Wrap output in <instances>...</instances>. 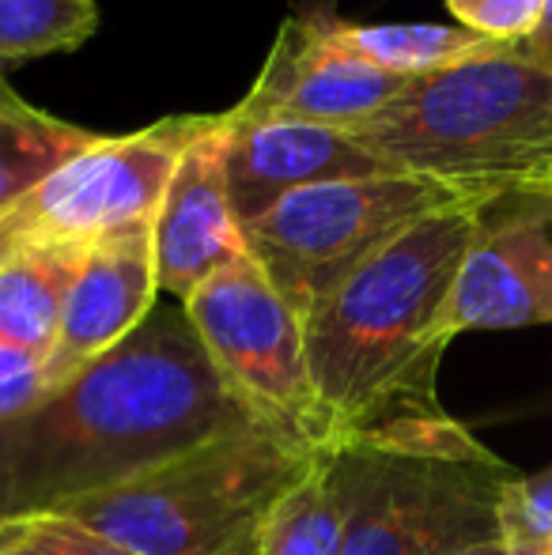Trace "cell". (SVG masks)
Wrapping results in <instances>:
<instances>
[{"mask_svg":"<svg viewBox=\"0 0 552 555\" xmlns=\"http://www.w3.org/2000/svg\"><path fill=\"white\" fill-rule=\"evenodd\" d=\"M526 325H552V185H511L480 197L439 340L450 348L462 333Z\"/></svg>","mask_w":552,"mask_h":555,"instance_id":"9c48e42d","label":"cell"},{"mask_svg":"<svg viewBox=\"0 0 552 555\" xmlns=\"http://www.w3.org/2000/svg\"><path fill=\"white\" fill-rule=\"evenodd\" d=\"M95 30V0H0V68L76 50Z\"/></svg>","mask_w":552,"mask_h":555,"instance_id":"ac0fdd59","label":"cell"},{"mask_svg":"<svg viewBox=\"0 0 552 555\" xmlns=\"http://www.w3.org/2000/svg\"><path fill=\"white\" fill-rule=\"evenodd\" d=\"M348 529V495L337 468V446L277 503L261 555H341Z\"/></svg>","mask_w":552,"mask_h":555,"instance_id":"e0dca14e","label":"cell"},{"mask_svg":"<svg viewBox=\"0 0 552 555\" xmlns=\"http://www.w3.org/2000/svg\"><path fill=\"white\" fill-rule=\"evenodd\" d=\"M0 76H4V73H0Z\"/></svg>","mask_w":552,"mask_h":555,"instance_id":"484cf974","label":"cell"},{"mask_svg":"<svg viewBox=\"0 0 552 555\" xmlns=\"http://www.w3.org/2000/svg\"><path fill=\"white\" fill-rule=\"evenodd\" d=\"M348 495L341 555H442L500 537V495L518 468L447 412L398 416L337 446Z\"/></svg>","mask_w":552,"mask_h":555,"instance_id":"5b68a950","label":"cell"},{"mask_svg":"<svg viewBox=\"0 0 552 555\" xmlns=\"http://www.w3.org/2000/svg\"><path fill=\"white\" fill-rule=\"evenodd\" d=\"M337 12L310 4L280 23L254 88L223 114L228 125H325L356 129L390 106L409 80L383 73L341 42Z\"/></svg>","mask_w":552,"mask_h":555,"instance_id":"30bf717a","label":"cell"},{"mask_svg":"<svg viewBox=\"0 0 552 555\" xmlns=\"http://www.w3.org/2000/svg\"><path fill=\"white\" fill-rule=\"evenodd\" d=\"M152 234L159 295H175L178 302L190 299L213 272L246 249L228 197L220 114H213L205 132L178 159L167 193L155 208Z\"/></svg>","mask_w":552,"mask_h":555,"instance_id":"7c38bea8","label":"cell"},{"mask_svg":"<svg viewBox=\"0 0 552 555\" xmlns=\"http://www.w3.org/2000/svg\"><path fill=\"white\" fill-rule=\"evenodd\" d=\"M500 541L508 555H552V465L503 488Z\"/></svg>","mask_w":552,"mask_h":555,"instance_id":"d6986e66","label":"cell"},{"mask_svg":"<svg viewBox=\"0 0 552 555\" xmlns=\"http://www.w3.org/2000/svg\"><path fill=\"white\" fill-rule=\"evenodd\" d=\"M84 257L88 246H23L0 254V340L50 356Z\"/></svg>","mask_w":552,"mask_h":555,"instance_id":"5bb4252c","label":"cell"},{"mask_svg":"<svg viewBox=\"0 0 552 555\" xmlns=\"http://www.w3.org/2000/svg\"><path fill=\"white\" fill-rule=\"evenodd\" d=\"M223 129V175L231 212L243 231L287 193L341 178L390 175L352 132L325 125H228Z\"/></svg>","mask_w":552,"mask_h":555,"instance_id":"4fadbf2b","label":"cell"},{"mask_svg":"<svg viewBox=\"0 0 552 555\" xmlns=\"http://www.w3.org/2000/svg\"><path fill=\"white\" fill-rule=\"evenodd\" d=\"M515 53L530 61V65H538L541 73L552 76V0H545V12H541V20L534 23L530 35H526L523 42H515Z\"/></svg>","mask_w":552,"mask_h":555,"instance_id":"603a6c76","label":"cell"},{"mask_svg":"<svg viewBox=\"0 0 552 555\" xmlns=\"http://www.w3.org/2000/svg\"><path fill=\"white\" fill-rule=\"evenodd\" d=\"M470 197L488 193H465L398 170L341 178L287 193L266 216L243 227V242L246 254L303 318L413 223Z\"/></svg>","mask_w":552,"mask_h":555,"instance_id":"8992f818","label":"cell"},{"mask_svg":"<svg viewBox=\"0 0 552 555\" xmlns=\"http://www.w3.org/2000/svg\"><path fill=\"white\" fill-rule=\"evenodd\" d=\"M208 359L258 420L295 439L333 450V424L310 382L303 318L251 254L205 280L182 302Z\"/></svg>","mask_w":552,"mask_h":555,"instance_id":"52a82bcc","label":"cell"},{"mask_svg":"<svg viewBox=\"0 0 552 555\" xmlns=\"http://www.w3.org/2000/svg\"><path fill=\"white\" fill-rule=\"evenodd\" d=\"M538 185H552V163H549V170H545V178H541Z\"/></svg>","mask_w":552,"mask_h":555,"instance_id":"d4e9b609","label":"cell"},{"mask_svg":"<svg viewBox=\"0 0 552 555\" xmlns=\"http://www.w3.org/2000/svg\"><path fill=\"white\" fill-rule=\"evenodd\" d=\"M378 163L465 193L538 185L552 163V76L500 53L416 76L375 117L348 129Z\"/></svg>","mask_w":552,"mask_h":555,"instance_id":"277c9868","label":"cell"},{"mask_svg":"<svg viewBox=\"0 0 552 555\" xmlns=\"http://www.w3.org/2000/svg\"><path fill=\"white\" fill-rule=\"evenodd\" d=\"M462 27L496 42H523L545 12V0H447Z\"/></svg>","mask_w":552,"mask_h":555,"instance_id":"44dd1931","label":"cell"},{"mask_svg":"<svg viewBox=\"0 0 552 555\" xmlns=\"http://www.w3.org/2000/svg\"><path fill=\"white\" fill-rule=\"evenodd\" d=\"M251 420L182 302H155L118 348L0 424V521L53 514Z\"/></svg>","mask_w":552,"mask_h":555,"instance_id":"6da1fadb","label":"cell"},{"mask_svg":"<svg viewBox=\"0 0 552 555\" xmlns=\"http://www.w3.org/2000/svg\"><path fill=\"white\" fill-rule=\"evenodd\" d=\"M480 197L424 216L303 314L310 382L333 442L398 416H439V318L465 261Z\"/></svg>","mask_w":552,"mask_h":555,"instance_id":"7a4b0ae2","label":"cell"},{"mask_svg":"<svg viewBox=\"0 0 552 555\" xmlns=\"http://www.w3.org/2000/svg\"><path fill=\"white\" fill-rule=\"evenodd\" d=\"M91 144H99V132L30 106L0 76V216Z\"/></svg>","mask_w":552,"mask_h":555,"instance_id":"9a60e30c","label":"cell"},{"mask_svg":"<svg viewBox=\"0 0 552 555\" xmlns=\"http://www.w3.org/2000/svg\"><path fill=\"white\" fill-rule=\"evenodd\" d=\"M322 453V446L251 420L53 514L133 555H261L277 503Z\"/></svg>","mask_w":552,"mask_h":555,"instance_id":"3957f363","label":"cell"},{"mask_svg":"<svg viewBox=\"0 0 552 555\" xmlns=\"http://www.w3.org/2000/svg\"><path fill=\"white\" fill-rule=\"evenodd\" d=\"M333 27L348 50L401 80L442 73L511 46L477 35L462 23H348L337 15Z\"/></svg>","mask_w":552,"mask_h":555,"instance_id":"2e32d148","label":"cell"},{"mask_svg":"<svg viewBox=\"0 0 552 555\" xmlns=\"http://www.w3.org/2000/svg\"><path fill=\"white\" fill-rule=\"evenodd\" d=\"M213 114H175L126 137H99L0 216V254L23 246H91L137 220H155L182 152Z\"/></svg>","mask_w":552,"mask_h":555,"instance_id":"ba28073f","label":"cell"},{"mask_svg":"<svg viewBox=\"0 0 552 555\" xmlns=\"http://www.w3.org/2000/svg\"><path fill=\"white\" fill-rule=\"evenodd\" d=\"M0 555H133L65 514H23L0 521Z\"/></svg>","mask_w":552,"mask_h":555,"instance_id":"ffe728a7","label":"cell"},{"mask_svg":"<svg viewBox=\"0 0 552 555\" xmlns=\"http://www.w3.org/2000/svg\"><path fill=\"white\" fill-rule=\"evenodd\" d=\"M50 393V378H46V359L27 348L0 340V424L30 404H38Z\"/></svg>","mask_w":552,"mask_h":555,"instance_id":"7402d4cb","label":"cell"},{"mask_svg":"<svg viewBox=\"0 0 552 555\" xmlns=\"http://www.w3.org/2000/svg\"><path fill=\"white\" fill-rule=\"evenodd\" d=\"M442 555H508L503 552V541L496 537V541H480V544H465V548H450Z\"/></svg>","mask_w":552,"mask_h":555,"instance_id":"cb8c5ba5","label":"cell"},{"mask_svg":"<svg viewBox=\"0 0 552 555\" xmlns=\"http://www.w3.org/2000/svg\"><path fill=\"white\" fill-rule=\"evenodd\" d=\"M152 223L155 220H137L88 246V257L61 310L57 340L46 356L50 389L84 371L91 359L118 348L155 310L159 276H155Z\"/></svg>","mask_w":552,"mask_h":555,"instance_id":"8fae6325","label":"cell"}]
</instances>
